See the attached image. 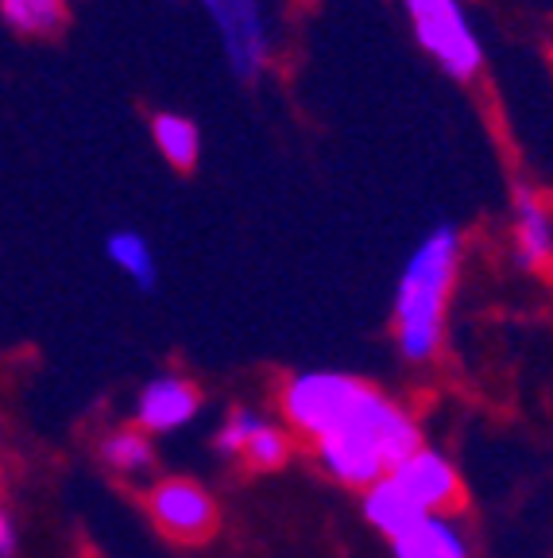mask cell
Instances as JSON below:
<instances>
[{"label": "cell", "instance_id": "cell-12", "mask_svg": "<svg viewBox=\"0 0 553 558\" xmlns=\"http://www.w3.org/2000/svg\"><path fill=\"white\" fill-rule=\"evenodd\" d=\"M360 512H364V523H368L372 532H380L388 543L398 539L410 523L422 520V515L415 512V505H410V500L403 497V493H398L388 477H380L376 485L364 488V493H360Z\"/></svg>", "mask_w": 553, "mask_h": 558}, {"label": "cell", "instance_id": "cell-8", "mask_svg": "<svg viewBox=\"0 0 553 558\" xmlns=\"http://www.w3.org/2000/svg\"><path fill=\"white\" fill-rule=\"evenodd\" d=\"M201 388L182 373H159L144 384L132 403V427L144 430L147 438L179 435L201 415Z\"/></svg>", "mask_w": 553, "mask_h": 558}, {"label": "cell", "instance_id": "cell-17", "mask_svg": "<svg viewBox=\"0 0 553 558\" xmlns=\"http://www.w3.org/2000/svg\"><path fill=\"white\" fill-rule=\"evenodd\" d=\"M20 555V523L12 515V508L0 497V558H16Z\"/></svg>", "mask_w": 553, "mask_h": 558}, {"label": "cell", "instance_id": "cell-6", "mask_svg": "<svg viewBox=\"0 0 553 558\" xmlns=\"http://www.w3.org/2000/svg\"><path fill=\"white\" fill-rule=\"evenodd\" d=\"M388 481L415 505L418 515H453L465 500V481H460L453 458L426 442L410 450L388 473Z\"/></svg>", "mask_w": 553, "mask_h": 558}, {"label": "cell", "instance_id": "cell-2", "mask_svg": "<svg viewBox=\"0 0 553 558\" xmlns=\"http://www.w3.org/2000/svg\"><path fill=\"white\" fill-rule=\"evenodd\" d=\"M422 442L426 438L415 411L403 408L395 396H388L376 384L341 427H333L325 438L310 442V453H314V465L333 485L348 488V493H364L368 485L388 477Z\"/></svg>", "mask_w": 553, "mask_h": 558}, {"label": "cell", "instance_id": "cell-1", "mask_svg": "<svg viewBox=\"0 0 553 558\" xmlns=\"http://www.w3.org/2000/svg\"><path fill=\"white\" fill-rule=\"evenodd\" d=\"M460 253H465L460 229L433 226L398 271L395 299H391V330H395L398 357L407 365L422 368L441 353L450 299L460 271Z\"/></svg>", "mask_w": 553, "mask_h": 558}, {"label": "cell", "instance_id": "cell-7", "mask_svg": "<svg viewBox=\"0 0 553 558\" xmlns=\"http://www.w3.org/2000/svg\"><path fill=\"white\" fill-rule=\"evenodd\" d=\"M201 9L213 20L229 66L236 70V78L241 82L260 78L271 59V39H268V24H263L260 0H201Z\"/></svg>", "mask_w": 553, "mask_h": 558}, {"label": "cell", "instance_id": "cell-3", "mask_svg": "<svg viewBox=\"0 0 553 558\" xmlns=\"http://www.w3.org/2000/svg\"><path fill=\"white\" fill-rule=\"evenodd\" d=\"M376 384L341 368H303L279 384V423L306 446L341 427Z\"/></svg>", "mask_w": 553, "mask_h": 558}, {"label": "cell", "instance_id": "cell-5", "mask_svg": "<svg viewBox=\"0 0 553 558\" xmlns=\"http://www.w3.org/2000/svg\"><path fill=\"white\" fill-rule=\"evenodd\" d=\"M147 515L174 543H206L217 532V497L194 477H156L144 493Z\"/></svg>", "mask_w": 553, "mask_h": 558}, {"label": "cell", "instance_id": "cell-14", "mask_svg": "<svg viewBox=\"0 0 553 558\" xmlns=\"http://www.w3.org/2000/svg\"><path fill=\"white\" fill-rule=\"evenodd\" d=\"M291 458H294V435L275 415L263 411L260 423L251 427L236 465H244L248 473H275V470H283V465H291Z\"/></svg>", "mask_w": 553, "mask_h": 558}, {"label": "cell", "instance_id": "cell-15", "mask_svg": "<svg viewBox=\"0 0 553 558\" xmlns=\"http://www.w3.org/2000/svg\"><path fill=\"white\" fill-rule=\"evenodd\" d=\"M151 136L156 148L163 151V159L174 171H194L201 159V132L191 117L182 113H156L151 117Z\"/></svg>", "mask_w": 553, "mask_h": 558}, {"label": "cell", "instance_id": "cell-9", "mask_svg": "<svg viewBox=\"0 0 553 558\" xmlns=\"http://www.w3.org/2000/svg\"><path fill=\"white\" fill-rule=\"evenodd\" d=\"M97 462L113 473L124 485H144L156 481L159 473V450L156 438H147L136 427H113L97 438Z\"/></svg>", "mask_w": 553, "mask_h": 558}, {"label": "cell", "instance_id": "cell-4", "mask_svg": "<svg viewBox=\"0 0 553 558\" xmlns=\"http://www.w3.org/2000/svg\"><path fill=\"white\" fill-rule=\"evenodd\" d=\"M415 39L450 78L468 82L484 66V47L476 39L460 0H403Z\"/></svg>", "mask_w": 553, "mask_h": 558}, {"label": "cell", "instance_id": "cell-10", "mask_svg": "<svg viewBox=\"0 0 553 558\" xmlns=\"http://www.w3.org/2000/svg\"><path fill=\"white\" fill-rule=\"evenodd\" d=\"M515 260L523 271L545 276L553 260V221L550 206L534 191H515Z\"/></svg>", "mask_w": 553, "mask_h": 558}, {"label": "cell", "instance_id": "cell-16", "mask_svg": "<svg viewBox=\"0 0 553 558\" xmlns=\"http://www.w3.org/2000/svg\"><path fill=\"white\" fill-rule=\"evenodd\" d=\"M0 20L16 35H59L66 27V0H0Z\"/></svg>", "mask_w": 553, "mask_h": 558}, {"label": "cell", "instance_id": "cell-13", "mask_svg": "<svg viewBox=\"0 0 553 558\" xmlns=\"http://www.w3.org/2000/svg\"><path fill=\"white\" fill-rule=\"evenodd\" d=\"M105 256H109V264H113L136 291L159 288V264L144 233H136V229H116V233H109L105 236Z\"/></svg>", "mask_w": 553, "mask_h": 558}, {"label": "cell", "instance_id": "cell-11", "mask_svg": "<svg viewBox=\"0 0 553 558\" xmlns=\"http://www.w3.org/2000/svg\"><path fill=\"white\" fill-rule=\"evenodd\" d=\"M391 558H472V543L457 515H422L391 539Z\"/></svg>", "mask_w": 553, "mask_h": 558}]
</instances>
